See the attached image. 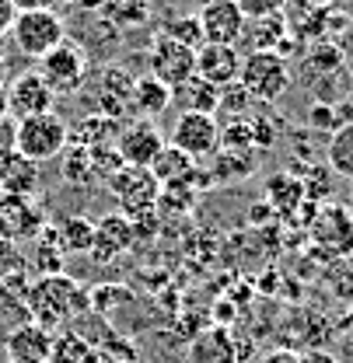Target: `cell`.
<instances>
[{
  "label": "cell",
  "mask_w": 353,
  "mask_h": 363,
  "mask_svg": "<svg viewBox=\"0 0 353 363\" xmlns=\"http://www.w3.org/2000/svg\"><path fill=\"white\" fill-rule=\"evenodd\" d=\"M25 304H28V318L36 325H43L45 332H53L74 315L88 311V294L77 286V279H70L67 272H56V276L28 279Z\"/></svg>",
  "instance_id": "obj_1"
},
{
  "label": "cell",
  "mask_w": 353,
  "mask_h": 363,
  "mask_svg": "<svg viewBox=\"0 0 353 363\" xmlns=\"http://www.w3.org/2000/svg\"><path fill=\"white\" fill-rule=\"evenodd\" d=\"M238 84L249 91L252 101H263V105L280 101V98L287 94V88H290V67H287V56H280V52H266V49L241 56Z\"/></svg>",
  "instance_id": "obj_2"
},
{
  "label": "cell",
  "mask_w": 353,
  "mask_h": 363,
  "mask_svg": "<svg viewBox=\"0 0 353 363\" xmlns=\"http://www.w3.org/2000/svg\"><path fill=\"white\" fill-rule=\"evenodd\" d=\"M105 185L116 199V213H123L126 220H140V217L158 213L161 185L151 175V168H119Z\"/></svg>",
  "instance_id": "obj_3"
},
{
  "label": "cell",
  "mask_w": 353,
  "mask_h": 363,
  "mask_svg": "<svg viewBox=\"0 0 353 363\" xmlns=\"http://www.w3.org/2000/svg\"><path fill=\"white\" fill-rule=\"evenodd\" d=\"M67 39V25L56 11H21L11 25V43L21 56L28 60H43L45 52H53L56 45Z\"/></svg>",
  "instance_id": "obj_4"
},
{
  "label": "cell",
  "mask_w": 353,
  "mask_h": 363,
  "mask_svg": "<svg viewBox=\"0 0 353 363\" xmlns=\"http://www.w3.org/2000/svg\"><path fill=\"white\" fill-rule=\"evenodd\" d=\"M88 52H85V45L70 43V39H63V43L56 45L53 52H45L43 60H39V74H43V81L53 88V94L60 98V94H77V91L88 84Z\"/></svg>",
  "instance_id": "obj_5"
},
{
  "label": "cell",
  "mask_w": 353,
  "mask_h": 363,
  "mask_svg": "<svg viewBox=\"0 0 353 363\" xmlns=\"http://www.w3.org/2000/svg\"><path fill=\"white\" fill-rule=\"evenodd\" d=\"M67 143H70V126L56 112L32 116V119L18 123V154H25L36 164L60 157L67 150Z\"/></svg>",
  "instance_id": "obj_6"
},
{
  "label": "cell",
  "mask_w": 353,
  "mask_h": 363,
  "mask_svg": "<svg viewBox=\"0 0 353 363\" xmlns=\"http://www.w3.org/2000/svg\"><path fill=\"white\" fill-rule=\"evenodd\" d=\"M172 147L192 161H207L221 150V123L207 112H178L172 126Z\"/></svg>",
  "instance_id": "obj_7"
},
{
  "label": "cell",
  "mask_w": 353,
  "mask_h": 363,
  "mask_svg": "<svg viewBox=\"0 0 353 363\" xmlns=\"http://www.w3.org/2000/svg\"><path fill=\"white\" fill-rule=\"evenodd\" d=\"M147 74L151 77H158L161 84H168V88L175 91L182 88L189 77H196V52L192 49H185V45L172 43L168 35H158L154 43H151V52H147Z\"/></svg>",
  "instance_id": "obj_8"
},
{
  "label": "cell",
  "mask_w": 353,
  "mask_h": 363,
  "mask_svg": "<svg viewBox=\"0 0 353 363\" xmlns=\"http://www.w3.org/2000/svg\"><path fill=\"white\" fill-rule=\"evenodd\" d=\"M56 108V94L53 88L43 81V74L32 67V70H21L11 84H7V112L11 119H32V116H45Z\"/></svg>",
  "instance_id": "obj_9"
},
{
  "label": "cell",
  "mask_w": 353,
  "mask_h": 363,
  "mask_svg": "<svg viewBox=\"0 0 353 363\" xmlns=\"http://www.w3.org/2000/svg\"><path fill=\"white\" fill-rule=\"evenodd\" d=\"M43 230H45V217L32 196L0 192V238L21 245V241H36Z\"/></svg>",
  "instance_id": "obj_10"
},
{
  "label": "cell",
  "mask_w": 353,
  "mask_h": 363,
  "mask_svg": "<svg viewBox=\"0 0 353 363\" xmlns=\"http://www.w3.org/2000/svg\"><path fill=\"white\" fill-rule=\"evenodd\" d=\"M200 28H203V43L214 45H238L245 39V25L249 18L241 14V7L234 0H210L200 7Z\"/></svg>",
  "instance_id": "obj_11"
},
{
  "label": "cell",
  "mask_w": 353,
  "mask_h": 363,
  "mask_svg": "<svg viewBox=\"0 0 353 363\" xmlns=\"http://www.w3.org/2000/svg\"><path fill=\"white\" fill-rule=\"evenodd\" d=\"M133 245H136L133 220H126L123 213H105L102 220H94V241H91L88 259L94 266H112Z\"/></svg>",
  "instance_id": "obj_12"
},
{
  "label": "cell",
  "mask_w": 353,
  "mask_h": 363,
  "mask_svg": "<svg viewBox=\"0 0 353 363\" xmlns=\"http://www.w3.org/2000/svg\"><path fill=\"white\" fill-rule=\"evenodd\" d=\"M165 143H168V140L161 136V130H158L154 123H147V119H133L130 126L119 130L116 150H119V157H123L126 168H151L154 157L165 150Z\"/></svg>",
  "instance_id": "obj_13"
},
{
  "label": "cell",
  "mask_w": 353,
  "mask_h": 363,
  "mask_svg": "<svg viewBox=\"0 0 353 363\" xmlns=\"http://www.w3.org/2000/svg\"><path fill=\"white\" fill-rule=\"evenodd\" d=\"M133 84H136V74H130L126 67H105L94 88L98 116L123 123L133 112Z\"/></svg>",
  "instance_id": "obj_14"
},
{
  "label": "cell",
  "mask_w": 353,
  "mask_h": 363,
  "mask_svg": "<svg viewBox=\"0 0 353 363\" xmlns=\"http://www.w3.org/2000/svg\"><path fill=\"white\" fill-rule=\"evenodd\" d=\"M49 350H53V332H45L36 321L11 325L4 335V353L11 363H49Z\"/></svg>",
  "instance_id": "obj_15"
},
{
  "label": "cell",
  "mask_w": 353,
  "mask_h": 363,
  "mask_svg": "<svg viewBox=\"0 0 353 363\" xmlns=\"http://www.w3.org/2000/svg\"><path fill=\"white\" fill-rule=\"evenodd\" d=\"M238 74H241V52H238V45L203 43L196 49V77L210 81L214 88L234 84Z\"/></svg>",
  "instance_id": "obj_16"
},
{
  "label": "cell",
  "mask_w": 353,
  "mask_h": 363,
  "mask_svg": "<svg viewBox=\"0 0 353 363\" xmlns=\"http://www.w3.org/2000/svg\"><path fill=\"white\" fill-rule=\"evenodd\" d=\"M39 189V164L25 154L11 150L0 157V192L7 196H32Z\"/></svg>",
  "instance_id": "obj_17"
},
{
  "label": "cell",
  "mask_w": 353,
  "mask_h": 363,
  "mask_svg": "<svg viewBox=\"0 0 353 363\" xmlns=\"http://www.w3.org/2000/svg\"><path fill=\"white\" fill-rule=\"evenodd\" d=\"M60 255H88L94 241V220L91 217H63L56 227H45Z\"/></svg>",
  "instance_id": "obj_18"
},
{
  "label": "cell",
  "mask_w": 353,
  "mask_h": 363,
  "mask_svg": "<svg viewBox=\"0 0 353 363\" xmlns=\"http://www.w3.org/2000/svg\"><path fill=\"white\" fill-rule=\"evenodd\" d=\"M189 363H238V346L227 328H207L203 335L192 339L189 346Z\"/></svg>",
  "instance_id": "obj_19"
},
{
  "label": "cell",
  "mask_w": 353,
  "mask_h": 363,
  "mask_svg": "<svg viewBox=\"0 0 353 363\" xmlns=\"http://www.w3.org/2000/svg\"><path fill=\"white\" fill-rule=\"evenodd\" d=\"M168 108H172V88L161 84V81L151 77V74H140L136 84H133V112L151 123V119L165 116Z\"/></svg>",
  "instance_id": "obj_20"
},
{
  "label": "cell",
  "mask_w": 353,
  "mask_h": 363,
  "mask_svg": "<svg viewBox=\"0 0 353 363\" xmlns=\"http://www.w3.org/2000/svg\"><path fill=\"white\" fill-rule=\"evenodd\" d=\"M172 105H178L182 112H207V116H214L221 108V88H214L203 77H189L182 88L172 91Z\"/></svg>",
  "instance_id": "obj_21"
},
{
  "label": "cell",
  "mask_w": 353,
  "mask_h": 363,
  "mask_svg": "<svg viewBox=\"0 0 353 363\" xmlns=\"http://www.w3.org/2000/svg\"><path fill=\"white\" fill-rule=\"evenodd\" d=\"M119 140V123L116 119H105V116H88L81 119L74 130H70V143L85 147V150H105V147H116Z\"/></svg>",
  "instance_id": "obj_22"
},
{
  "label": "cell",
  "mask_w": 353,
  "mask_h": 363,
  "mask_svg": "<svg viewBox=\"0 0 353 363\" xmlns=\"http://www.w3.org/2000/svg\"><path fill=\"white\" fill-rule=\"evenodd\" d=\"M49 363H102V357L81 332H53Z\"/></svg>",
  "instance_id": "obj_23"
},
{
  "label": "cell",
  "mask_w": 353,
  "mask_h": 363,
  "mask_svg": "<svg viewBox=\"0 0 353 363\" xmlns=\"http://www.w3.org/2000/svg\"><path fill=\"white\" fill-rule=\"evenodd\" d=\"M196 161L192 157H185L178 147L172 143H165V150L154 157V164H151V175L158 179V185H175V182H189L196 175Z\"/></svg>",
  "instance_id": "obj_24"
},
{
  "label": "cell",
  "mask_w": 353,
  "mask_h": 363,
  "mask_svg": "<svg viewBox=\"0 0 353 363\" xmlns=\"http://www.w3.org/2000/svg\"><path fill=\"white\" fill-rule=\"evenodd\" d=\"M245 35L252 43V52H280L287 43V18L283 14H269V18H252V25H245Z\"/></svg>",
  "instance_id": "obj_25"
},
{
  "label": "cell",
  "mask_w": 353,
  "mask_h": 363,
  "mask_svg": "<svg viewBox=\"0 0 353 363\" xmlns=\"http://www.w3.org/2000/svg\"><path fill=\"white\" fill-rule=\"evenodd\" d=\"M252 168H256V150H249V154L217 150L210 168H207V175H210V182H238L245 175H252Z\"/></svg>",
  "instance_id": "obj_26"
},
{
  "label": "cell",
  "mask_w": 353,
  "mask_h": 363,
  "mask_svg": "<svg viewBox=\"0 0 353 363\" xmlns=\"http://www.w3.org/2000/svg\"><path fill=\"white\" fill-rule=\"evenodd\" d=\"M329 168L340 179L353 182V123H343L329 133Z\"/></svg>",
  "instance_id": "obj_27"
},
{
  "label": "cell",
  "mask_w": 353,
  "mask_h": 363,
  "mask_svg": "<svg viewBox=\"0 0 353 363\" xmlns=\"http://www.w3.org/2000/svg\"><path fill=\"white\" fill-rule=\"evenodd\" d=\"M60 164H63V179L70 185H91L94 179V164H91V150L77 147V143H67V150L60 154Z\"/></svg>",
  "instance_id": "obj_28"
},
{
  "label": "cell",
  "mask_w": 353,
  "mask_h": 363,
  "mask_svg": "<svg viewBox=\"0 0 353 363\" xmlns=\"http://www.w3.org/2000/svg\"><path fill=\"white\" fill-rule=\"evenodd\" d=\"M161 35H168L172 43L185 45V49H192V52L203 45V28H200V18H196V14H185V18H172V21H165Z\"/></svg>",
  "instance_id": "obj_29"
},
{
  "label": "cell",
  "mask_w": 353,
  "mask_h": 363,
  "mask_svg": "<svg viewBox=\"0 0 353 363\" xmlns=\"http://www.w3.org/2000/svg\"><path fill=\"white\" fill-rule=\"evenodd\" d=\"M63 266V255H60V248L53 245V238H49V230H43L39 238H36V255L28 259V269H36L39 276H56V272Z\"/></svg>",
  "instance_id": "obj_30"
},
{
  "label": "cell",
  "mask_w": 353,
  "mask_h": 363,
  "mask_svg": "<svg viewBox=\"0 0 353 363\" xmlns=\"http://www.w3.org/2000/svg\"><path fill=\"white\" fill-rule=\"evenodd\" d=\"M221 150H238V154H249V150H256V143H252V123H249V116H241V119H231L227 126H221Z\"/></svg>",
  "instance_id": "obj_31"
},
{
  "label": "cell",
  "mask_w": 353,
  "mask_h": 363,
  "mask_svg": "<svg viewBox=\"0 0 353 363\" xmlns=\"http://www.w3.org/2000/svg\"><path fill=\"white\" fill-rule=\"evenodd\" d=\"M301 196H305V185L298 179H290V175H276V179L269 182V199H273L283 213H290Z\"/></svg>",
  "instance_id": "obj_32"
},
{
  "label": "cell",
  "mask_w": 353,
  "mask_h": 363,
  "mask_svg": "<svg viewBox=\"0 0 353 363\" xmlns=\"http://www.w3.org/2000/svg\"><path fill=\"white\" fill-rule=\"evenodd\" d=\"M25 272H28L25 252H21L14 241L0 238V283H7V279H14V276H25Z\"/></svg>",
  "instance_id": "obj_33"
},
{
  "label": "cell",
  "mask_w": 353,
  "mask_h": 363,
  "mask_svg": "<svg viewBox=\"0 0 353 363\" xmlns=\"http://www.w3.org/2000/svg\"><path fill=\"white\" fill-rule=\"evenodd\" d=\"M109 14H112L116 25L133 28V25H143V21H147V4H143V0H116V4L109 7Z\"/></svg>",
  "instance_id": "obj_34"
},
{
  "label": "cell",
  "mask_w": 353,
  "mask_h": 363,
  "mask_svg": "<svg viewBox=\"0 0 353 363\" xmlns=\"http://www.w3.org/2000/svg\"><path fill=\"white\" fill-rule=\"evenodd\" d=\"M249 101H252L249 91L241 88L238 81H234V84H224L221 88V108H217V112H231L234 119H241V116L249 112Z\"/></svg>",
  "instance_id": "obj_35"
},
{
  "label": "cell",
  "mask_w": 353,
  "mask_h": 363,
  "mask_svg": "<svg viewBox=\"0 0 353 363\" xmlns=\"http://www.w3.org/2000/svg\"><path fill=\"white\" fill-rule=\"evenodd\" d=\"M241 7V14L252 21V18H269V14H283V7L290 0H234Z\"/></svg>",
  "instance_id": "obj_36"
},
{
  "label": "cell",
  "mask_w": 353,
  "mask_h": 363,
  "mask_svg": "<svg viewBox=\"0 0 353 363\" xmlns=\"http://www.w3.org/2000/svg\"><path fill=\"white\" fill-rule=\"evenodd\" d=\"M308 123H311V126H318V130H329V133L343 126V123H340V112H336V105H325V101L311 105Z\"/></svg>",
  "instance_id": "obj_37"
},
{
  "label": "cell",
  "mask_w": 353,
  "mask_h": 363,
  "mask_svg": "<svg viewBox=\"0 0 353 363\" xmlns=\"http://www.w3.org/2000/svg\"><path fill=\"white\" fill-rule=\"evenodd\" d=\"M249 123H252V143H256L259 150L276 143V126H273L266 116H249Z\"/></svg>",
  "instance_id": "obj_38"
},
{
  "label": "cell",
  "mask_w": 353,
  "mask_h": 363,
  "mask_svg": "<svg viewBox=\"0 0 353 363\" xmlns=\"http://www.w3.org/2000/svg\"><path fill=\"white\" fill-rule=\"evenodd\" d=\"M11 150H18V119L4 116L0 119V157L11 154Z\"/></svg>",
  "instance_id": "obj_39"
},
{
  "label": "cell",
  "mask_w": 353,
  "mask_h": 363,
  "mask_svg": "<svg viewBox=\"0 0 353 363\" xmlns=\"http://www.w3.org/2000/svg\"><path fill=\"white\" fill-rule=\"evenodd\" d=\"M14 18H18L14 4H11V0H0V39H4V35H11V25H14Z\"/></svg>",
  "instance_id": "obj_40"
},
{
  "label": "cell",
  "mask_w": 353,
  "mask_h": 363,
  "mask_svg": "<svg viewBox=\"0 0 353 363\" xmlns=\"http://www.w3.org/2000/svg\"><path fill=\"white\" fill-rule=\"evenodd\" d=\"M11 4H14V11L21 14V11H56L60 0H11Z\"/></svg>",
  "instance_id": "obj_41"
},
{
  "label": "cell",
  "mask_w": 353,
  "mask_h": 363,
  "mask_svg": "<svg viewBox=\"0 0 353 363\" xmlns=\"http://www.w3.org/2000/svg\"><path fill=\"white\" fill-rule=\"evenodd\" d=\"M263 363H301L298 353H290V350H273V353H266Z\"/></svg>",
  "instance_id": "obj_42"
},
{
  "label": "cell",
  "mask_w": 353,
  "mask_h": 363,
  "mask_svg": "<svg viewBox=\"0 0 353 363\" xmlns=\"http://www.w3.org/2000/svg\"><path fill=\"white\" fill-rule=\"evenodd\" d=\"M336 112H340V123H353V94L336 105Z\"/></svg>",
  "instance_id": "obj_43"
},
{
  "label": "cell",
  "mask_w": 353,
  "mask_h": 363,
  "mask_svg": "<svg viewBox=\"0 0 353 363\" xmlns=\"http://www.w3.org/2000/svg\"><path fill=\"white\" fill-rule=\"evenodd\" d=\"M81 11H105L109 7V0H74Z\"/></svg>",
  "instance_id": "obj_44"
},
{
  "label": "cell",
  "mask_w": 353,
  "mask_h": 363,
  "mask_svg": "<svg viewBox=\"0 0 353 363\" xmlns=\"http://www.w3.org/2000/svg\"><path fill=\"white\" fill-rule=\"evenodd\" d=\"M301 363H336V360L325 357V353H308V357H301Z\"/></svg>",
  "instance_id": "obj_45"
},
{
  "label": "cell",
  "mask_w": 353,
  "mask_h": 363,
  "mask_svg": "<svg viewBox=\"0 0 353 363\" xmlns=\"http://www.w3.org/2000/svg\"><path fill=\"white\" fill-rule=\"evenodd\" d=\"M4 116H11V112H7V84L0 81V119H4Z\"/></svg>",
  "instance_id": "obj_46"
}]
</instances>
